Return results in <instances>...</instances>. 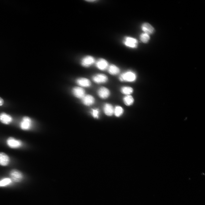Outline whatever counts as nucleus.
Listing matches in <instances>:
<instances>
[{
  "mask_svg": "<svg viewBox=\"0 0 205 205\" xmlns=\"http://www.w3.org/2000/svg\"><path fill=\"white\" fill-rule=\"evenodd\" d=\"M137 75L134 71L129 70L121 73L119 76V80L121 82H133L137 79Z\"/></svg>",
  "mask_w": 205,
  "mask_h": 205,
  "instance_id": "f257e3e1",
  "label": "nucleus"
},
{
  "mask_svg": "<svg viewBox=\"0 0 205 205\" xmlns=\"http://www.w3.org/2000/svg\"><path fill=\"white\" fill-rule=\"evenodd\" d=\"M7 145L12 149H17L20 147L22 145V141L12 137L8 138L6 140Z\"/></svg>",
  "mask_w": 205,
  "mask_h": 205,
  "instance_id": "f03ea898",
  "label": "nucleus"
},
{
  "mask_svg": "<svg viewBox=\"0 0 205 205\" xmlns=\"http://www.w3.org/2000/svg\"><path fill=\"white\" fill-rule=\"evenodd\" d=\"M32 121L31 119L28 116H24L20 124V129L23 130H29L32 127Z\"/></svg>",
  "mask_w": 205,
  "mask_h": 205,
  "instance_id": "7ed1b4c3",
  "label": "nucleus"
},
{
  "mask_svg": "<svg viewBox=\"0 0 205 205\" xmlns=\"http://www.w3.org/2000/svg\"><path fill=\"white\" fill-rule=\"evenodd\" d=\"M124 44L126 46L132 48H136L138 44V41L136 38L130 36L125 37L123 40Z\"/></svg>",
  "mask_w": 205,
  "mask_h": 205,
  "instance_id": "20e7f679",
  "label": "nucleus"
},
{
  "mask_svg": "<svg viewBox=\"0 0 205 205\" xmlns=\"http://www.w3.org/2000/svg\"><path fill=\"white\" fill-rule=\"evenodd\" d=\"M93 81L97 84H104L106 83L108 79L107 76L103 73H97L94 75L92 77Z\"/></svg>",
  "mask_w": 205,
  "mask_h": 205,
  "instance_id": "39448f33",
  "label": "nucleus"
},
{
  "mask_svg": "<svg viewBox=\"0 0 205 205\" xmlns=\"http://www.w3.org/2000/svg\"><path fill=\"white\" fill-rule=\"evenodd\" d=\"M97 93L99 97L103 99L108 98L110 96V90L106 87H102L97 90Z\"/></svg>",
  "mask_w": 205,
  "mask_h": 205,
  "instance_id": "423d86ee",
  "label": "nucleus"
},
{
  "mask_svg": "<svg viewBox=\"0 0 205 205\" xmlns=\"http://www.w3.org/2000/svg\"><path fill=\"white\" fill-rule=\"evenodd\" d=\"M9 175L11 180L16 182L20 181L23 177L22 173L16 169L12 170L10 172Z\"/></svg>",
  "mask_w": 205,
  "mask_h": 205,
  "instance_id": "0eeeda50",
  "label": "nucleus"
},
{
  "mask_svg": "<svg viewBox=\"0 0 205 205\" xmlns=\"http://www.w3.org/2000/svg\"><path fill=\"white\" fill-rule=\"evenodd\" d=\"M96 67L101 71H104L107 69L109 66L108 62L103 58H99L95 62Z\"/></svg>",
  "mask_w": 205,
  "mask_h": 205,
  "instance_id": "6e6552de",
  "label": "nucleus"
},
{
  "mask_svg": "<svg viewBox=\"0 0 205 205\" xmlns=\"http://www.w3.org/2000/svg\"><path fill=\"white\" fill-rule=\"evenodd\" d=\"M95 59L93 57L91 56H87L82 59L81 64L82 66L88 67L95 63Z\"/></svg>",
  "mask_w": 205,
  "mask_h": 205,
  "instance_id": "1a4fd4ad",
  "label": "nucleus"
},
{
  "mask_svg": "<svg viewBox=\"0 0 205 205\" xmlns=\"http://www.w3.org/2000/svg\"><path fill=\"white\" fill-rule=\"evenodd\" d=\"M81 100L82 103L87 106H90L93 105L95 101L94 97L89 94L85 95Z\"/></svg>",
  "mask_w": 205,
  "mask_h": 205,
  "instance_id": "9d476101",
  "label": "nucleus"
},
{
  "mask_svg": "<svg viewBox=\"0 0 205 205\" xmlns=\"http://www.w3.org/2000/svg\"><path fill=\"white\" fill-rule=\"evenodd\" d=\"M73 95L76 97L81 99L86 95L85 90L80 87H75L72 89Z\"/></svg>",
  "mask_w": 205,
  "mask_h": 205,
  "instance_id": "9b49d317",
  "label": "nucleus"
},
{
  "mask_svg": "<svg viewBox=\"0 0 205 205\" xmlns=\"http://www.w3.org/2000/svg\"><path fill=\"white\" fill-rule=\"evenodd\" d=\"M13 118L10 115L5 112H2L0 114V122L2 123L9 125L13 121Z\"/></svg>",
  "mask_w": 205,
  "mask_h": 205,
  "instance_id": "f8f14e48",
  "label": "nucleus"
},
{
  "mask_svg": "<svg viewBox=\"0 0 205 205\" xmlns=\"http://www.w3.org/2000/svg\"><path fill=\"white\" fill-rule=\"evenodd\" d=\"M103 109L105 114L108 116H111L114 114V107L110 103H105L103 106Z\"/></svg>",
  "mask_w": 205,
  "mask_h": 205,
  "instance_id": "ddd939ff",
  "label": "nucleus"
},
{
  "mask_svg": "<svg viewBox=\"0 0 205 205\" xmlns=\"http://www.w3.org/2000/svg\"><path fill=\"white\" fill-rule=\"evenodd\" d=\"M9 157L3 152H0V165L3 166H7L9 163Z\"/></svg>",
  "mask_w": 205,
  "mask_h": 205,
  "instance_id": "4468645a",
  "label": "nucleus"
},
{
  "mask_svg": "<svg viewBox=\"0 0 205 205\" xmlns=\"http://www.w3.org/2000/svg\"><path fill=\"white\" fill-rule=\"evenodd\" d=\"M141 28L144 32L149 35L153 33L155 31L153 27L150 24L147 22L143 23L141 25Z\"/></svg>",
  "mask_w": 205,
  "mask_h": 205,
  "instance_id": "2eb2a0df",
  "label": "nucleus"
},
{
  "mask_svg": "<svg viewBox=\"0 0 205 205\" xmlns=\"http://www.w3.org/2000/svg\"><path fill=\"white\" fill-rule=\"evenodd\" d=\"M77 84L80 86L85 87H90L91 83L88 79L85 77H81L77 79L76 81Z\"/></svg>",
  "mask_w": 205,
  "mask_h": 205,
  "instance_id": "dca6fc26",
  "label": "nucleus"
},
{
  "mask_svg": "<svg viewBox=\"0 0 205 205\" xmlns=\"http://www.w3.org/2000/svg\"><path fill=\"white\" fill-rule=\"evenodd\" d=\"M107 69L108 73L112 75H118L120 71V68L114 64H111L109 65Z\"/></svg>",
  "mask_w": 205,
  "mask_h": 205,
  "instance_id": "f3484780",
  "label": "nucleus"
},
{
  "mask_svg": "<svg viewBox=\"0 0 205 205\" xmlns=\"http://www.w3.org/2000/svg\"><path fill=\"white\" fill-rule=\"evenodd\" d=\"M122 101L124 104L128 106L132 105L134 102V98L131 95H125L123 97Z\"/></svg>",
  "mask_w": 205,
  "mask_h": 205,
  "instance_id": "a211bd4d",
  "label": "nucleus"
},
{
  "mask_svg": "<svg viewBox=\"0 0 205 205\" xmlns=\"http://www.w3.org/2000/svg\"><path fill=\"white\" fill-rule=\"evenodd\" d=\"M121 93L125 95H130L133 93L134 90L133 88L129 86H123L120 89Z\"/></svg>",
  "mask_w": 205,
  "mask_h": 205,
  "instance_id": "6ab92c4d",
  "label": "nucleus"
},
{
  "mask_svg": "<svg viewBox=\"0 0 205 205\" xmlns=\"http://www.w3.org/2000/svg\"><path fill=\"white\" fill-rule=\"evenodd\" d=\"M124 112V109L121 106L116 105L114 108V114L116 117L121 116Z\"/></svg>",
  "mask_w": 205,
  "mask_h": 205,
  "instance_id": "aec40b11",
  "label": "nucleus"
},
{
  "mask_svg": "<svg viewBox=\"0 0 205 205\" xmlns=\"http://www.w3.org/2000/svg\"><path fill=\"white\" fill-rule=\"evenodd\" d=\"M150 37L149 34L143 32L140 34V41L143 43H146L149 41Z\"/></svg>",
  "mask_w": 205,
  "mask_h": 205,
  "instance_id": "412c9836",
  "label": "nucleus"
},
{
  "mask_svg": "<svg viewBox=\"0 0 205 205\" xmlns=\"http://www.w3.org/2000/svg\"><path fill=\"white\" fill-rule=\"evenodd\" d=\"M90 113L94 118H98L100 114V110L98 108H92L90 111Z\"/></svg>",
  "mask_w": 205,
  "mask_h": 205,
  "instance_id": "4be33fe9",
  "label": "nucleus"
},
{
  "mask_svg": "<svg viewBox=\"0 0 205 205\" xmlns=\"http://www.w3.org/2000/svg\"><path fill=\"white\" fill-rule=\"evenodd\" d=\"M11 179L5 178L0 181V186H3L9 184L11 182Z\"/></svg>",
  "mask_w": 205,
  "mask_h": 205,
  "instance_id": "5701e85b",
  "label": "nucleus"
},
{
  "mask_svg": "<svg viewBox=\"0 0 205 205\" xmlns=\"http://www.w3.org/2000/svg\"><path fill=\"white\" fill-rule=\"evenodd\" d=\"M4 102L3 100L1 97H0V106L2 105Z\"/></svg>",
  "mask_w": 205,
  "mask_h": 205,
  "instance_id": "b1692460",
  "label": "nucleus"
},
{
  "mask_svg": "<svg viewBox=\"0 0 205 205\" xmlns=\"http://www.w3.org/2000/svg\"><path fill=\"white\" fill-rule=\"evenodd\" d=\"M97 1V0H88V1H87L90 2H95V1Z\"/></svg>",
  "mask_w": 205,
  "mask_h": 205,
  "instance_id": "393cba45",
  "label": "nucleus"
}]
</instances>
